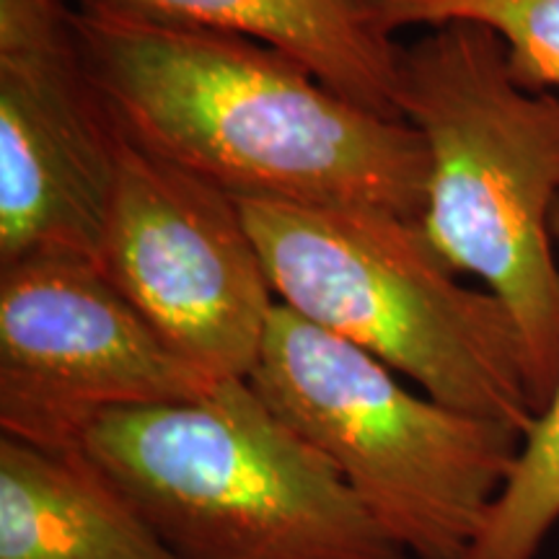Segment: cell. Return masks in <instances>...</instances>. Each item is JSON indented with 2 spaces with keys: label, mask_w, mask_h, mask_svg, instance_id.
Listing matches in <instances>:
<instances>
[{
  "label": "cell",
  "mask_w": 559,
  "mask_h": 559,
  "mask_svg": "<svg viewBox=\"0 0 559 559\" xmlns=\"http://www.w3.org/2000/svg\"><path fill=\"white\" fill-rule=\"evenodd\" d=\"M73 29L117 135L230 198L425 213L428 151L407 120L230 34L75 5Z\"/></svg>",
  "instance_id": "6da1fadb"
},
{
  "label": "cell",
  "mask_w": 559,
  "mask_h": 559,
  "mask_svg": "<svg viewBox=\"0 0 559 559\" xmlns=\"http://www.w3.org/2000/svg\"><path fill=\"white\" fill-rule=\"evenodd\" d=\"M400 115L428 151L419 226L510 313L542 415L559 383V91L523 86L492 29L445 21L404 47Z\"/></svg>",
  "instance_id": "7a4b0ae2"
},
{
  "label": "cell",
  "mask_w": 559,
  "mask_h": 559,
  "mask_svg": "<svg viewBox=\"0 0 559 559\" xmlns=\"http://www.w3.org/2000/svg\"><path fill=\"white\" fill-rule=\"evenodd\" d=\"M79 449L179 559H409L249 379L111 409Z\"/></svg>",
  "instance_id": "3957f363"
},
{
  "label": "cell",
  "mask_w": 559,
  "mask_h": 559,
  "mask_svg": "<svg viewBox=\"0 0 559 559\" xmlns=\"http://www.w3.org/2000/svg\"><path fill=\"white\" fill-rule=\"evenodd\" d=\"M277 304L445 407L526 436L523 345L492 293L459 283L423 226L379 207L239 200Z\"/></svg>",
  "instance_id": "277c9868"
},
{
  "label": "cell",
  "mask_w": 559,
  "mask_h": 559,
  "mask_svg": "<svg viewBox=\"0 0 559 559\" xmlns=\"http://www.w3.org/2000/svg\"><path fill=\"white\" fill-rule=\"evenodd\" d=\"M249 383L409 559H466L523 436L404 386L366 349L277 304Z\"/></svg>",
  "instance_id": "5b68a950"
},
{
  "label": "cell",
  "mask_w": 559,
  "mask_h": 559,
  "mask_svg": "<svg viewBox=\"0 0 559 559\" xmlns=\"http://www.w3.org/2000/svg\"><path fill=\"white\" fill-rule=\"evenodd\" d=\"M99 267L210 379H249L277 300L239 200L120 138Z\"/></svg>",
  "instance_id": "8992f818"
},
{
  "label": "cell",
  "mask_w": 559,
  "mask_h": 559,
  "mask_svg": "<svg viewBox=\"0 0 559 559\" xmlns=\"http://www.w3.org/2000/svg\"><path fill=\"white\" fill-rule=\"evenodd\" d=\"M215 383L96 262L32 257L0 267L3 436L70 451L111 409L198 400Z\"/></svg>",
  "instance_id": "52a82bcc"
},
{
  "label": "cell",
  "mask_w": 559,
  "mask_h": 559,
  "mask_svg": "<svg viewBox=\"0 0 559 559\" xmlns=\"http://www.w3.org/2000/svg\"><path fill=\"white\" fill-rule=\"evenodd\" d=\"M73 0H0V267L99 264L120 135L73 29Z\"/></svg>",
  "instance_id": "ba28073f"
},
{
  "label": "cell",
  "mask_w": 559,
  "mask_h": 559,
  "mask_svg": "<svg viewBox=\"0 0 559 559\" xmlns=\"http://www.w3.org/2000/svg\"><path fill=\"white\" fill-rule=\"evenodd\" d=\"M132 16L200 26L270 47L345 99L400 117L402 29L394 0H79Z\"/></svg>",
  "instance_id": "9c48e42d"
},
{
  "label": "cell",
  "mask_w": 559,
  "mask_h": 559,
  "mask_svg": "<svg viewBox=\"0 0 559 559\" xmlns=\"http://www.w3.org/2000/svg\"><path fill=\"white\" fill-rule=\"evenodd\" d=\"M0 559H179L81 449L0 436Z\"/></svg>",
  "instance_id": "30bf717a"
},
{
  "label": "cell",
  "mask_w": 559,
  "mask_h": 559,
  "mask_svg": "<svg viewBox=\"0 0 559 559\" xmlns=\"http://www.w3.org/2000/svg\"><path fill=\"white\" fill-rule=\"evenodd\" d=\"M559 249V205L551 218ZM559 523V383L523 436L519 459L466 559H534Z\"/></svg>",
  "instance_id": "8fae6325"
},
{
  "label": "cell",
  "mask_w": 559,
  "mask_h": 559,
  "mask_svg": "<svg viewBox=\"0 0 559 559\" xmlns=\"http://www.w3.org/2000/svg\"><path fill=\"white\" fill-rule=\"evenodd\" d=\"M400 26L469 21L506 41L523 86L559 91V0H394Z\"/></svg>",
  "instance_id": "7c38bea8"
}]
</instances>
